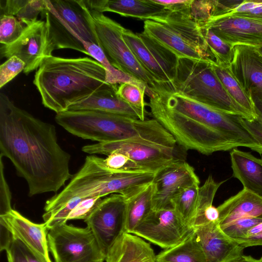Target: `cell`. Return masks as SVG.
<instances>
[{"label":"cell","instance_id":"1f68e13d","mask_svg":"<svg viewBox=\"0 0 262 262\" xmlns=\"http://www.w3.org/2000/svg\"><path fill=\"white\" fill-rule=\"evenodd\" d=\"M82 43L89 55L99 62L104 68L106 82L112 84L131 82L139 85H146L143 82L132 78L115 68L111 63L106 56L98 45L85 41H82Z\"/></svg>","mask_w":262,"mask_h":262},{"label":"cell","instance_id":"6da1fadb","mask_svg":"<svg viewBox=\"0 0 262 262\" xmlns=\"http://www.w3.org/2000/svg\"><path fill=\"white\" fill-rule=\"evenodd\" d=\"M0 156L9 159L26 181L29 196L57 192L73 176L70 155L57 141L56 128L17 107L0 94Z\"/></svg>","mask_w":262,"mask_h":262},{"label":"cell","instance_id":"4dcf8cb0","mask_svg":"<svg viewBox=\"0 0 262 262\" xmlns=\"http://www.w3.org/2000/svg\"><path fill=\"white\" fill-rule=\"evenodd\" d=\"M200 183H194L184 189L172 200L173 208L183 222L193 228Z\"/></svg>","mask_w":262,"mask_h":262},{"label":"cell","instance_id":"b9f144b4","mask_svg":"<svg viewBox=\"0 0 262 262\" xmlns=\"http://www.w3.org/2000/svg\"><path fill=\"white\" fill-rule=\"evenodd\" d=\"M0 156V216L10 212L11 207V193L4 174V166Z\"/></svg>","mask_w":262,"mask_h":262},{"label":"cell","instance_id":"9c48e42d","mask_svg":"<svg viewBox=\"0 0 262 262\" xmlns=\"http://www.w3.org/2000/svg\"><path fill=\"white\" fill-rule=\"evenodd\" d=\"M90 10V9H89ZM95 26L98 46L117 69L139 80L149 91L164 90L143 68L123 38L124 28L103 13L90 10Z\"/></svg>","mask_w":262,"mask_h":262},{"label":"cell","instance_id":"7bdbcfd3","mask_svg":"<svg viewBox=\"0 0 262 262\" xmlns=\"http://www.w3.org/2000/svg\"><path fill=\"white\" fill-rule=\"evenodd\" d=\"M213 1H193L190 7L191 17L200 24L207 20L212 14Z\"/></svg>","mask_w":262,"mask_h":262},{"label":"cell","instance_id":"8992f818","mask_svg":"<svg viewBox=\"0 0 262 262\" xmlns=\"http://www.w3.org/2000/svg\"><path fill=\"white\" fill-rule=\"evenodd\" d=\"M212 64L178 58L172 81L173 92L227 113L248 119L255 118L231 97L216 74Z\"/></svg>","mask_w":262,"mask_h":262},{"label":"cell","instance_id":"cb8c5ba5","mask_svg":"<svg viewBox=\"0 0 262 262\" xmlns=\"http://www.w3.org/2000/svg\"><path fill=\"white\" fill-rule=\"evenodd\" d=\"M230 155L233 176L243 188L262 197V159L235 148Z\"/></svg>","mask_w":262,"mask_h":262},{"label":"cell","instance_id":"ee69618b","mask_svg":"<svg viewBox=\"0 0 262 262\" xmlns=\"http://www.w3.org/2000/svg\"><path fill=\"white\" fill-rule=\"evenodd\" d=\"M242 122L248 130L262 145V121L257 117L252 119L243 117Z\"/></svg>","mask_w":262,"mask_h":262},{"label":"cell","instance_id":"ffe728a7","mask_svg":"<svg viewBox=\"0 0 262 262\" xmlns=\"http://www.w3.org/2000/svg\"><path fill=\"white\" fill-rule=\"evenodd\" d=\"M91 10L111 12L124 17L158 22L164 20L170 11L155 0H84Z\"/></svg>","mask_w":262,"mask_h":262},{"label":"cell","instance_id":"2e32d148","mask_svg":"<svg viewBox=\"0 0 262 262\" xmlns=\"http://www.w3.org/2000/svg\"><path fill=\"white\" fill-rule=\"evenodd\" d=\"M209 29L224 41L233 46H262V21L241 16H211L199 24Z\"/></svg>","mask_w":262,"mask_h":262},{"label":"cell","instance_id":"5bb4252c","mask_svg":"<svg viewBox=\"0 0 262 262\" xmlns=\"http://www.w3.org/2000/svg\"><path fill=\"white\" fill-rule=\"evenodd\" d=\"M125 202L122 195L112 194L102 199L84 220L105 254L124 232Z\"/></svg>","mask_w":262,"mask_h":262},{"label":"cell","instance_id":"8d00e7d4","mask_svg":"<svg viewBox=\"0 0 262 262\" xmlns=\"http://www.w3.org/2000/svg\"><path fill=\"white\" fill-rule=\"evenodd\" d=\"M221 15L241 16L262 21V0L236 1L228 11L219 16Z\"/></svg>","mask_w":262,"mask_h":262},{"label":"cell","instance_id":"7a4b0ae2","mask_svg":"<svg viewBox=\"0 0 262 262\" xmlns=\"http://www.w3.org/2000/svg\"><path fill=\"white\" fill-rule=\"evenodd\" d=\"M153 118L183 148L204 155L232 149L243 127L239 116L227 113L178 92L152 91L147 94Z\"/></svg>","mask_w":262,"mask_h":262},{"label":"cell","instance_id":"277c9868","mask_svg":"<svg viewBox=\"0 0 262 262\" xmlns=\"http://www.w3.org/2000/svg\"><path fill=\"white\" fill-rule=\"evenodd\" d=\"M55 121L71 134L98 143L138 140L161 143L168 132L156 119L142 120L128 116L96 111H67Z\"/></svg>","mask_w":262,"mask_h":262},{"label":"cell","instance_id":"f35d334b","mask_svg":"<svg viewBox=\"0 0 262 262\" xmlns=\"http://www.w3.org/2000/svg\"><path fill=\"white\" fill-rule=\"evenodd\" d=\"M5 251L8 262H40L19 239L13 235Z\"/></svg>","mask_w":262,"mask_h":262},{"label":"cell","instance_id":"e0dca14e","mask_svg":"<svg viewBox=\"0 0 262 262\" xmlns=\"http://www.w3.org/2000/svg\"><path fill=\"white\" fill-rule=\"evenodd\" d=\"M0 227H5L19 239L40 262H52L49 256L48 229L45 223L36 224L12 209L0 216Z\"/></svg>","mask_w":262,"mask_h":262},{"label":"cell","instance_id":"f907efd6","mask_svg":"<svg viewBox=\"0 0 262 262\" xmlns=\"http://www.w3.org/2000/svg\"><path fill=\"white\" fill-rule=\"evenodd\" d=\"M259 261H260V262H262V256H261V257L259 259Z\"/></svg>","mask_w":262,"mask_h":262},{"label":"cell","instance_id":"c3c4849f","mask_svg":"<svg viewBox=\"0 0 262 262\" xmlns=\"http://www.w3.org/2000/svg\"><path fill=\"white\" fill-rule=\"evenodd\" d=\"M232 262H260L259 259H257L251 256H246L243 255L237 259Z\"/></svg>","mask_w":262,"mask_h":262},{"label":"cell","instance_id":"4316f807","mask_svg":"<svg viewBox=\"0 0 262 262\" xmlns=\"http://www.w3.org/2000/svg\"><path fill=\"white\" fill-rule=\"evenodd\" d=\"M224 182H217L209 175L200 186L193 228L210 222H219V210L212 204L219 188Z\"/></svg>","mask_w":262,"mask_h":262},{"label":"cell","instance_id":"f546056e","mask_svg":"<svg viewBox=\"0 0 262 262\" xmlns=\"http://www.w3.org/2000/svg\"><path fill=\"white\" fill-rule=\"evenodd\" d=\"M214 71L231 97L239 105L256 117L250 97L239 85L229 67L212 64Z\"/></svg>","mask_w":262,"mask_h":262},{"label":"cell","instance_id":"5b68a950","mask_svg":"<svg viewBox=\"0 0 262 262\" xmlns=\"http://www.w3.org/2000/svg\"><path fill=\"white\" fill-rule=\"evenodd\" d=\"M155 174L146 171L112 172L101 164L100 157L88 156L68 184L47 201L44 210H54L74 198H102L114 193L126 198L152 183Z\"/></svg>","mask_w":262,"mask_h":262},{"label":"cell","instance_id":"d6986e66","mask_svg":"<svg viewBox=\"0 0 262 262\" xmlns=\"http://www.w3.org/2000/svg\"><path fill=\"white\" fill-rule=\"evenodd\" d=\"M207 262H232L243 255L244 247L228 237L219 222H210L193 228Z\"/></svg>","mask_w":262,"mask_h":262},{"label":"cell","instance_id":"ab89813d","mask_svg":"<svg viewBox=\"0 0 262 262\" xmlns=\"http://www.w3.org/2000/svg\"><path fill=\"white\" fill-rule=\"evenodd\" d=\"M25 63L18 57L13 56L0 66V88L24 71Z\"/></svg>","mask_w":262,"mask_h":262},{"label":"cell","instance_id":"484cf974","mask_svg":"<svg viewBox=\"0 0 262 262\" xmlns=\"http://www.w3.org/2000/svg\"><path fill=\"white\" fill-rule=\"evenodd\" d=\"M153 187L148 185L125 198L124 232L132 233L152 210Z\"/></svg>","mask_w":262,"mask_h":262},{"label":"cell","instance_id":"8fae6325","mask_svg":"<svg viewBox=\"0 0 262 262\" xmlns=\"http://www.w3.org/2000/svg\"><path fill=\"white\" fill-rule=\"evenodd\" d=\"M82 150L106 156L118 151L127 155L142 170L155 173L174 161L182 159L177 155L176 147L138 140L97 143L83 146Z\"/></svg>","mask_w":262,"mask_h":262},{"label":"cell","instance_id":"52a82bcc","mask_svg":"<svg viewBox=\"0 0 262 262\" xmlns=\"http://www.w3.org/2000/svg\"><path fill=\"white\" fill-rule=\"evenodd\" d=\"M52 51L69 49L89 55L82 41L98 45L95 26L84 0H45Z\"/></svg>","mask_w":262,"mask_h":262},{"label":"cell","instance_id":"30bf717a","mask_svg":"<svg viewBox=\"0 0 262 262\" xmlns=\"http://www.w3.org/2000/svg\"><path fill=\"white\" fill-rule=\"evenodd\" d=\"M49 250L55 262H104L106 254L92 230L67 223L48 231Z\"/></svg>","mask_w":262,"mask_h":262},{"label":"cell","instance_id":"7402d4cb","mask_svg":"<svg viewBox=\"0 0 262 262\" xmlns=\"http://www.w3.org/2000/svg\"><path fill=\"white\" fill-rule=\"evenodd\" d=\"M150 245L133 233L123 232L108 249L106 262H156Z\"/></svg>","mask_w":262,"mask_h":262},{"label":"cell","instance_id":"ba28073f","mask_svg":"<svg viewBox=\"0 0 262 262\" xmlns=\"http://www.w3.org/2000/svg\"><path fill=\"white\" fill-rule=\"evenodd\" d=\"M190 7L181 11H170L166 18L160 22L144 21L143 32L171 51L178 58L215 63L202 29L190 15Z\"/></svg>","mask_w":262,"mask_h":262},{"label":"cell","instance_id":"9a60e30c","mask_svg":"<svg viewBox=\"0 0 262 262\" xmlns=\"http://www.w3.org/2000/svg\"><path fill=\"white\" fill-rule=\"evenodd\" d=\"M200 183L195 170L183 159L174 161L155 174L152 210L172 209L173 199L185 188Z\"/></svg>","mask_w":262,"mask_h":262},{"label":"cell","instance_id":"d4e9b609","mask_svg":"<svg viewBox=\"0 0 262 262\" xmlns=\"http://www.w3.org/2000/svg\"><path fill=\"white\" fill-rule=\"evenodd\" d=\"M122 36L125 43L143 68L164 90L173 92L172 82L152 53L138 35L124 28Z\"/></svg>","mask_w":262,"mask_h":262},{"label":"cell","instance_id":"d6a6232c","mask_svg":"<svg viewBox=\"0 0 262 262\" xmlns=\"http://www.w3.org/2000/svg\"><path fill=\"white\" fill-rule=\"evenodd\" d=\"M202 30L215 64L229 67L233 56L234 46L224 41L211 30Z\"/></svg>","mask_w":262,"mask_h":262},{"label":"cell","instance_id":"44dd1931","mask_svg":"<svg viewBox=\"0 0 262 262\" xmlns=\"http://www.w3.org/2000/svg\"><path fill=\"white\" fill-rule=\"evenodd\" d=\"M117 89V84L105 83L86 99L71 105L67 111H96L146 119L145 116L119 97Z\"/></svg>","mask_w":262,"mask_h":262},{"label":"cell","instance_id":"83f0119b","mask_svg":"<svg viewBox=\"0 0 262 262\" xmlns=\"http://www.w3.org/2000/svg\"><path fill=\"white\" fill-rule=\"evenodd\" d=\"M156 262H207L193 231L178 245L164 249L156 256Z\"/></svg>","mask_w":262,"mask_h":262},{"label":"cell","instance_id":"603a6c76","mask_svg":"<svg viewBox=\"0 0 262 262\" xmlns=\"http://www.w3.org/2000/svg\"><path fill=\"white\" fill-rule=\"evenodd\" d=\"M217 208L220 227L243 217L262 219V197L244 188Z\"/></svg>","mask_w":262,"mask_h":262},{"label":"cell","instance_id":"7c38bea8","mask_svg":"<svg viewBox=\"0 0 262 262\" xmlns=\"http://www.w3.org/2000/svg\"><path fill=\"white\" fill-rule=\"evenodd\" d=\"M193 231L172 208L152 210L132 233L165 249L181 243Z\"/></svg>","mask_w":262,"mask_h":262},{"label":"cell","instance_id":"ac0fdd59","mask_svg":"<svg viewBox=\"0 0 262 262\" xmlns=\"http://www.w3.org/2000/svg\"><path fill=\"white\" fill-rule=\"evenodd\" d=\"M229 68L250 97H262V54L256 47L234 46Z\"/></svg>","mask_w":262,"mask_h":262},{"label":"cell","instance_id":"f6af8a7d","mask_svg":"<svg viewBox=\"0 0 262 262\" xmlns=\"http://www.w3.org/2000/svg\"><path fill=\"white\" fill-rule=\"evenodd\" d=\"M170 11H181L190 7L193 0H155Z\"/></svg>","mask_w":262,"mask_h":262},{"label":"cell","instance_id":"4fadbf2b","mask_svg":"<svg viewBox=\"0 0 262 262\" xmlns=\"http://www.w3.org/2000/svg\"><path fill=\"white\" fill-rule=\"evenodd\" d=\"M50 40L46 23L37 20L25 26L23 33L14 42L8 45H1V57L15 56L25 63L24 72L28 74L37 70L42 60L52 56Z\"/></svg>","mask_w":262,"mask_h":262},{"label":"cell","instance_id":"3957f363","mask_svg":"<svg viewBox=\"0 0 262 262\" xmlns=\"http://www.w3.org/2000/svg\"><path fill=\"white\" fill-rule=\"evenodd\" d=\"M105 83V70L96 60L53 55L42 60L33 80L43 106L56 114L67 111Z\"/></svg>","mask_w":262,"mask_h":262},{"label":"cell","instance_id":"d590c367","mask_svg":"<svg viewBox=\"0 0 262 262\" xmlns=\"http://www.w3.org/2000/svg\"><path fill=\"white\" fill-rule=\"evenodd\" d=\"M25 26L16 17L6 14L0 16V42L1 45H10L21 35Z\"/></svg>","mask_w":262,"mask_h":262},{"label":"cell","instance_id":"e575fe53","mask_svg":"<svg viewBox=\"0 0 262 262\" xmlns=\"http://www.w3.org/2000/svg\"><path fill=\"white\" fill-rule=\"evenodd\" d=\"M100 162L105 168L112 172L144 171L127 155L118 151L112 152L105 159L100 158Z\"/></svg>","mask_w":262,"mask_h":262},{"label":"cell","instance_id":"bcb514c9","mask_svg":"<svg viewBox=\"0 0 262 262\" xmlns=\"http://www.w3.org/2000/svg\"><path fill=\"white\" fill-rule=\"evenodd\" d=\"M235 241L245 248L251 246H262V231L257 234L247 236Z\"/></svg>","mask_w":262,"mask_h":262},{"label":"cell","instance_id":"f1b7e54d","mask_svg":"<svg viewBox=\"0 0 262 262\" xmlns=\"http://www.w3.org/2000/svg\"><path fill=\"white\" fill-rule=\"evenodd\" d=\"M1 15L16 17L26 26L37 20L46 8L45 0H1Z\"/></svg>","mask_w":262,"mask_h":262},{"label":"cell","instance_id":"836d02e7","mask_svg":"<svg viewBox=\"0 0 262 262\" xmlns=\"http://www.w3.org/2000/svg\"><path fill=\"white\" fill-rule=\"evenodd\" d=\"M146 90V85L125 82L118 86L117 93L122 100L145 116L144 95Z\"/></svg>","mask_w":262,"mask_h":262},{"label":"cell","instance_id":"681fc988","mask_svg":"<svg viewBox=\"0 0 262 262\" xmlns=\"http://www.w3.org/2000/svg\"><path fill=\"white\" fill-rule=\"evenodd\" d=\"M257 48L258 50L262 54V46Z\"/></svg>","mask_w":262,"mask_h":262},{"label":"cell","instance_id":"7dc6e473","mask_svg":"<svg viewBox=\"0 0 262 262\" xmlns=\"http://www.w3.org/2000/svg\"><path fill=\"white\" fill-rule=\"evenodd\" d=\"M250 98L253 103L256 116L262 121V97L253 96Z\"/></svg>","mask_w":262,"mask_h":262},{"label":"cell","instance_id":"74e56055","mask_svg":"<svg viewBox=\"0 0 262 262\" xmlns=\"http://www.w3.org/2000/svg\"><path fill=\"white\" fill-rule=\"evenodd\" d=\"M261 223L260 218L243 217L220 228L228 237L235 241L246 237L249 230Z\"/></svg>","mask_w":262,"mask_h":262},{"label":"cell","instance_id":"60d3db41","mask_svg":"<svg viewBox=\"0 0 262 262\" xmlns=\"http://www.w3.org/2000/svg\"><path fill=\"white\" fill-rule=\"evenodd\" d=\"M102 200V197L99 196L83 199L69 214L67 221L71 220H86Z\"/></svg>","mask_w":262,"mask_h":262}]
</instances>
